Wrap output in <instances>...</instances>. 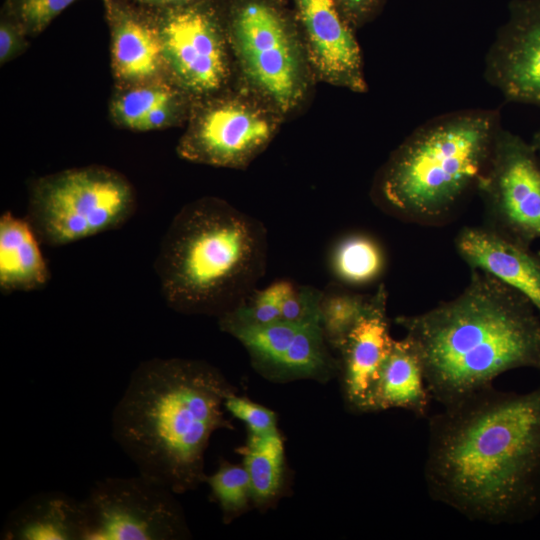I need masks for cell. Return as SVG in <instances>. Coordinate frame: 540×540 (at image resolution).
Returning a JSON list of instances; mask_svg holds the SVG:
<instances>
[{
    "mask_svg": "<svg viewBox=\"0 0 540 540\" xmlns=\"http://www.w3.org/2000/svg\"><path fill=\"white\" fill-rule=\"evenodd\" d=\"M179 108L180 101L178 97L162 103L148 113L140 123L138 130H154L172 124L178 116Z\"/></svg>",
    "mask_w": 540,
    "mask_h": 540,
    "instance_id": "4dcf8cb0",
    "label": "cell"
},
{
    "mask_svg": "<svg viewBox=\"0 0 540 540\" xmlns=\"http://www.w3.org/2000/svg\"><path fill=\"white\" fill-rule=\"evenodd\" d=\"M455 248L471 270L484 271L514 288L540 314V250L516 243L486 225L463 227Z\"/></svg>",
    "mask_w": 540,
    "mask_h": 540,
    "instance_id": "2e32d148",
    "label": "cell"
},
{
    "mask_svg": "<svg viewBox=\"0 0 540 540\" xmlns=\"http://www.w3.org/2000/svg\"><path fill=\"white\" fill-rule=\"evenodd\" d=\"M415 347L428 390L442 407L515 369L540 371V314L520 292L471 270L454 299L395 317Z\"/></svg>",
    "mask_w": 540,
    "mask_h": 540,
    "instance_id": "7a4b0ae2",
    "label": "cell"
},
{
    "mask_svg": "<svg viewBox=\"0 0 540 540\" xmlns=\"http://www.w3.org/2000/svg\"><path fill=\"white\" fill-rule=\"evenodd\" d=\"M25 33L11 20H2L0 26V60L5 63L16 56L25 45Z\"/></svg>",
    "mask_w": 540,
    "mask_h": 540,
    "instance_id": "f1b7e54d",
    "label": "cell"
},
{
    "mask_svg": "<svg viewBox=\"0 0 540 540\" xmlns=\"http://www.w3.org/2000/svg\"><path fill=\"white\" fill-rule=\"evenodd\" d=\"M40 240L25 218L0 217V289L4 294L43 288L50 279Z\"/></svg>",
    "mask_w": 540,
    "mask_h": 540,
    "instance_id": "ffe728a7",
    "label": "cell"
},
{
    "mask_svg": "<svg viewBox=\"0 0 540 540\" xmlns=\"http://www.w3.org/2000/svg\"><path fill=\"white\" fill-rule=\"evenodd\" d=\"M430 498L470 521L518 525L540 515V385H493L428 418Z\"/></svg>",
    "mask_w": 540,
    "mask_h": 540,
    "instance_id": "6da1fadb",
    "label": "cell"
},
{
    "mask_svg": "<svg viewBox=\"0 0 540 540\" xmlns=\"http://www.w3.org/2000/svg\"><path fill=\"white\" fill-rule=\"evenodd\" d=\"M394 340L387 316V291L382 283L338 350L345 400L356 412H371V402L382 367Z\"/></svg>",
    "mask_w": 540,
    "mask_h": 540,
    "instance_id": "9a60e30c",
    "label": "cell"
},
{
    "mask_svg": "<svg viewBox=\"0 0 540 540\" xmlns=\"http://www.w3.org/2000/svg\"><path fill=\"white\" fill-rule=\"evenodd\" d=\"M234 392L221 371L206 361H142L113 409V439L140 475L176 495L194 490L205 482L211 436L232 428L224 401Z\"/></svg>",
    "mask_w": 540,
    "mask_h": 540,
    "instance_id": "3957f363",
    "label": "cell"
},
{
    "mask_svg": "<svg viewBox=\"0 0 540 540\" xmlns=\"http://www.w3.org/2000/svg\"><path fill=\"white\" fill-rule=\"evenodd\" d=\"M476 190L486 226L524 246L540 240V157L531 142L501 127Z\"/></svg>",
    "mask_w": 540,
    "mask_h": 540,
    "instance_id": "9c48e42d",
    "label": "cell"
},
{
    "mask_svg": "<svg viewBox=\"0 0 540 540\" xmlns=\"http://www.w3.org/2000/svg\"><path fill=\"white\" fill-rule=\"evenodd\" d=\"M104 5L115 76L130 85L160 79L166 63L157 17L132 6L129 0H104Z\"/></svg>",
    "mask_w": 540,
    "mask_h": 540,
    "instance_id": "e0dca14e",
    "label": "cell"
},
{
    "mask_svg": "<svg viewBox=\"0 0 540 540\" xmlns=\"http://www.w3.org/2000/svg\"><path fill=\"white\" fill-rule=\"evenodd\" d=\"M351 27L365 22L377 9L381 0H334Z\"/></svg>",
    "mask_w": 540,
    "mask_h": 540,
    "instance_id": "f546056e",
    "label": "cell"
},
{
    "mask_svg": "<svg viewBox=\"0 0 540 540\" xmlns=\"http://www.w3.org/2000/svg\"><path fill=\"white\" fill-rule=\"evenodd\" d=\"M219 326L244 346L253 366L269 379L324 381L340 369L319 322L252 325L219 319Z\"/></svg>",
    "mask_w": 540,
    "mask_h": 540,
    "instance_id": "7c38bea8",
    "label": "cell"
},
{
    "mask_svg": "<svg viewBox=\"0 0 540 540\" xmlns=\"http://www.w3.org/2000/svg\"><path fill=\"white\" fill-rule=\"evenodd\" d=\"M227 38L253 95L279 114L304 99L311 68L301 37L269 0H238L231 8Z\"/></svg>",
    "mask_w": 540,
    "mask_h": 540,
    "instance_id": "52a82bcc",
    "label": "cell"
},
{
    "mask_svg": "<svg viewBox=\"0 0 540 540\" xmlns=\"http://www.w3.org/2000/svg\"><path fill=\"white\" fill-rule=\"evenodd\" d=\"M432 400L415 347L406 336L394 340L374 390L371 412L403 409L423 418Z\"/></svg>",
    "mask_w": 540,
    "mask_h": 540,
    "instance_id": "d6986e66",
    "label": "cell"
},
{
    "mask_svg": "<svg viewBox=\"0 0 540 540\" xmlns=\"http://www.w3.org/2000/svg\"><path fill=\"white\" fill-rule=\"evenodd\" d=\"M225 410L245 423L249 433L261 435L278 429L275 413L248 398L230 394L224 401Z\"/></svg>",
    "mask_w": 540,
    "mask_h": 540,
    "instance_id": "83f0119b",
    "label": "cell"
},
{
    "mask_svg": "<svg viewBox=\"0 0 540 540\" xmlns=\"http://www.w3.org/2000/svg\"><path fill=\"white\" fill-rule=\"evenodd\" d=\"M75 0H7L6 11L26 34H38Z\"/></svg>",
    "mask_w": 540,
    "mask_h": 540,
    "instance_id": "484cf974",
    "label": "cell"
},
{
    "mask_svg": "<svg viewBox=\"0 0 540 540\" xmlns=\"http://www.w3.org/2000/svg\"><path fill=\"white\" fill-rule=\"evenodd\" d=\"M530 142L532 143L538 156L540 157V129L534 133L532 140Z\"/></svg>",
    "mask_w": 540,
    "mask_h": 540,
    "instance_id": "d6a6232c",
    "label": "cell"
},
{
    "mask_svg": "<svg viewBox=\"0 0 540 540\" xmlns=\"http://www.w3.org/2000/svg\"><path fill=\"white\" fill-rule=\"evenodd\" d=\"M268 258L262 222L229 203L201 198L172 219L155 261L162 296L179 313L220 317L247 299Z\"/></svg>",
    "mask_w": 540,
    "mask_h": 540,
    "instance_id": "277c9868",
    "label": "cell"
},
{
    "mask_svg": "<svg viewBox=\"0 0 540 540\" xmlns=\"http://www.w3.org/2000/svg\"><path fill=\"white\" fill-rule=\"evenodd\" d=\"M485 75L509 101L540 108V0H514L486 57Z\"/></svg>",
    "mask_w": 540,
    "mask_h": 540,
    "instance_id": "4fadbf2b",
    "label": "cell"
},
{
    "mask_svg": "<svg viewBox=\"0 0 540 540\" xmlns=\"http://www.w3.org/2000/svg\"><path fill=\"white\" fill-rule=\"evenodd\" d=\"M369 297L343 290L323 291L320 325L328 345L337 351L364 313Z\"/></svg>",
    "mask_w": 540,
    "mask_h": 540,
    "instance_id": "603a6c76",
    "label": "cell"
},
{
    "mask_svg": "<svg viewBox=\"0 0 540 540\" xmlns=\"http://www.w3.org/2000/svg\"><path fill=\"white\" fill-rule=\"evenodd\" d=\"M278 114L258 98L213 100L194 114L178 153L196 163L244 168L276 134Z\"/></svg>",
    "mask_w": 540,
    "mask_h": 540,
    "instance_id": "30bf717a",
    "label": "cell"
},
{
    "mask_svg": "<svg viewBox=\"0 0 540 540\" xmlns=\"http://www.w3.org/2000/svg\"><path fill=\"white\" fill-rule=\"evenodd\" d=\"M385 254L372 237L354 233L340 239L330 257L331 270L342 283L362 286L375 282L384 272Z\"/></svg>",
    "mask_w": 540,
    "mask_h": 540,
    "instance_id": "7402d4cb",
    "label": "cell"
},
{
    "mask_svg": "<svg viewBox=\"0 0 540 540\" xmlns=\"http://www.w3.org/2000/svg\"><path fill=\"white\" fill-rule=\"evenodd\" d=\"M166 69L195 95L218 91L229 77L226 38L216 12L204 1L161 9L157 16Z\"/></svg>",
    "mask_w": 540,
    "mask_h": 540,
    "instance_id": "8fae6325",
    "label": "cell"
},
{
    "mask_svg": "<svg viewBox=\"0 0 540 540\" xmlns=\"http://www.w3.org/2000/svg\"><path fill=\"white\" fill-rule=\"evenodd\" d=\"M274 1H276V2L278 1V2L282 3L284 0H274Z\"/></svg>",
    "mask_w": 540,
    "mask_h": 540,
    "instance_id": "836d02e7",
    "label": "cell"
},
{
    "mask_svg": "<svg viewBox=\"0 0 540 540\" xmlns=\"http://www.w3.org/2000/svg\"><path fill=\"white\" fill-rule=\"evenodd\" d=\"M159 9L172 8L204 0H130Z\"/></svg>",
    "mask_w": 540,
    "mask_h": 540,
    "instance_id": "1f68e13d",
    "label": "cell"
},
{
    "mask_svg": "<svg viewBox=\"0 0 540 540\" xmlns=\"http://www.w3.org/2000/svg\"><path fill=\"white\" fill-rule=\"evenodd\" d=\"M239 452L250 479L252 501L260 506L268 504L283 483L285 447L279 430L261 435L249 433Z\"/></svg>",
    "mask_w": 540,
    "mask_h": 540,
    "instance_id": "44dd1931",
    "label": "cell"
},
{
    "mask_svg": "<svg viewBox=\"0 0 540 540\" xmlns=\"http://www.w3.org/2000/svg\"><path fill=\"white\" fill-rule=\"evenodd\" d=\"M323 291L292 283L281 305V318L291 322H319Z\"/></svg>",
    "mask_w": 540,
    "mask_h": 540,
    "instance_id": "4316f807",
    "label": "cell"
},
{
    "mask_svg": "<svg viewBox=\"0 0 540 540\" xmlns=\"http://www.w3.org/2000/svg\"><path fill=\"white\" fill-rule=\"evenodd\" d=\"M293 1L311 71L331 85L365 92L361 50L335 1Z\"/></svg>",
    "mask_w": 540,
    "mask_h": 540,
    "instance_id": "5bb4252c",
    "label": "cell"
},
{
    "mask_svg": "<svg viewBox=\"0 0 540 540\" xmlns=\"http://www.w3.org/2000/svg\"><path fill=\"white\" fill-rule=\"evenodd\" d=\"M205 482L226 521L243 512L252 500L250 479L243 465L223 461L212 475H206Z\"/></svg>",
    "mask_w": 540,
    "mask_h": 540,
    "instance_id": "d4e9b609",
    "label": "cell"
},
{
    "mask_svg": "<svg viewBox=\"0 0 540 540\" xmlns=\"http://www.w3.org/2000/svg\"><path fill=\"white\" fill-rule=\"evenodd\" d=\"M176 97V91L161 79L132 84L115 98L112 113L119 123L138 130L151 110Z\"/></svg>",
    "mask_w": 540,
    "mask_h": 540,
    "instance_id": "cb8c5ba5",
    "label": "cell"
},
{
    "mask_svg": "<svg viewBox=\"0 0 540 540\" xmlns=\"http://www.w3.org/2000/svg\"><path fill=\"white\" fill-rule=\"evenodd\" d=\"M175 493L143 475L98 480L82 500L83 540L190 537Z\"/></svg>",
    "mask_w": 540,
    "mask_h": 540,
    "instance_id": "ba28073f",
    "label": "cell"
},
{
    "mask_svg": "<svg viewBox=\"0 0 540 540\" xmlns=\"http://www.w3.org/2000/svg\"><path fill=\"white\" fill-rule=\"evenodd\" d=\"M500 126L494 110H466L424 124L392 154L375 199L398 218L434 222L445 218L476 189Z\"/></svg>",
    "mask_w": 540,
    "mask_h": 540,
    "instance_id": "5b68a950",
    "label": "cell"
},
{
    "mask_svg": "<svg viewBox=\"0 0 540 540\" xmlns=\"http://www.w3.org/2000/svg\"><path fill=\"white\" fill-rule=\"evenodd\" d=\"M82 500L60 491L41 492L27 498L7 517L4 540H83Z\"/></svg>",
    "mask_w": 540,
    "mask_h": 540,
    "instance_id": "ac0fdd59",
    "label": "cell"
},
{
    "mask_svg": "<svg viewBox=\"0 0 540 540\" xmlns=\"http://www.w3.org/2000/svg\"><path fill=\"white\" fill-rule=\"evenodd\" d=\"M136 207L135 191L123 175L88 166L37 180L26 219L41 244L57 247L121 227Z\"/></svg>",
    "mask_w": 540,
    "mask_h": 540,
    "instance_id": "8992f818",
    "label": "cell"
}]
</instances>
